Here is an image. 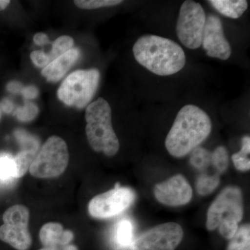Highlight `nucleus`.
<instances>
[{"label": "nucleus", "instance_id": "6e6552de", "mask_svg": "<svg viewBox=\"0 0 250 250\" xmlns=\"http://www.w3.org/2000/svg\"><path fill=\"white\" fill-rule=\"evenodd\" d=\"M206 16L202 5L196 1L187 0L181 6L176 32L187 48L195 49L202 45Z\"/></svg>", "mask_w": 250, "mask_h": 250}, {"label": "nucleus", "instance_id": "a211bd4d", "mask_svg": "<svg viewBox=\"0 0 250 250\" xmlns=\"http://www.w3.org/2000/svg\"><path fill=\"white\" fill-rule=\"evenodd\" d=\"M37 154L35 151L29 149H22L17 155L14 156L15 164H16V179L23 177L28 170Z\"/></svg>", "mask_w": 250, "mask_h": 250}, {"label": "nucleus", "instance_id": "39448f33", "mask_svg": "<svg viewBox=\"0 0 250 250\" xmlns=\"http://www.w3.org/2000/svg\"><path fill=\"white\" fill-rule=\"evenodd\" d=\"M100 79L98 69L72 72L57 90L59 100L69 106L78 108L88 106L98 90Z\"/></svg>", "mask_w": 250, "mask_h": 250}, {"label": "nucleus", "instance_id": "cd10ccee", "mask_svg": "<svg viewBox=\"0 0 250 250\" xmlns=\"http://www.w3.org/2000/svg\"><path fill=\"white\" fill-rule=\"evenodd\" d=\"M33 40H34L36 45L39 46H43L49 43L48 36L45 34V33H37V34L34 35Z\"/></svg>", "mask_w": 250, "mask_h": 250}, {"label": "nucleus", "instance_id": "412c9836", "mask_svg": "<svg viewBox=\"0 0 250 250\" xmlns=\"http://www.w3.org/2000/svg\"><path fill=\"white\" fill-rule=\"evenodd\" d=\"M16 168L14 157L9 154L0 155V180L3 182L16 179Z\"/></svg>", "mask_w": 250, "mask_h": 250}, {"label": "nucleus", "instance_id": "bb28decb", "mask_svg": "<svg viewBox=\"0 0 250 250\" xmlns=\"http://www.w3.org/2000/svg\"><path fill=\"white\" fill-rule=\"evenodd\" d=\"M30 59L33 63L40 68H44L49 63L47 60V54L43 51H34L30 54Z\"/></svg>", "mask_w": 250, "mask_h": 250}, {"label": "nucleus", "instance_id": "dca6fc26", "mask_svg": "<svg viewBox=\"0 0 250 250\" xmlns=\"http://www.w3.org/2000/svg\"><path fill=\"white\" fill-rule=\"evenodd\" d=\"M250 138L246 136L242 139V147L239 152L235 153L231 159L237 170L248 171L250 169Z\"/></svg>", "mask_w": 250, "mask_h": 250}, {"label": "nucleus", "instance_id": "a878e982", "mask_svg": "<svg viewBox=\"0 0 250 250\" xmlns=\"http://www.w3.org/2000/svg\"><path fill=\"white\" fill-rule=\"evenodd\" d=\"M39 109L36 107V105L33 104L26 105L25 107L21 108L16 111V117L19 121L22 122H28L32 121L37 116Z\"/></svg>", "mask_w": 250, "mask_h": 250}, {"label": "nucleus", "instance_id": "c756f323", "mask_svg": "<svg viewBox=\"0 0 250 250\" xmlns=\"http://www.w3.org/2000/svg\"><path fill=\"white\" fill-rule=\"evenodd\" d=\"M38 95V90L34 86H29L23 90V95L26 98H35Z\"/></svg>", "mask_w": 250, "mask_h": 250}, {"label": "nucleus", "instance_id": "7ed1b4c3", "mask_svg": "<svg viewBox=\"0 0 250 250\" xmlns=\"http://www.w3.org/2000/svg\"><path fill=\"white\" fill-rule=\"evenodd\" d=\"M111 117V106L103 98L89 104L85 109V134L88 143L95 152L107 156L116 155L120 149Z\"/></svg>", "mask_w": 250, "mask_h": 250}, {"label": "nucleus", "instance_id": "c85d7f7f", "mask_svg": "<svg viewBox=\"0 0 250 250\" xmlns=\"http://www.w3.org/2000/svg\"><path fill=\"white\" fill-rule=\"evenodd\" d=\"M39 250H79V249L75 245L69 244L60 247H43Z\"/></svg>", "mask_w": 250, "mask_h": 250}, {"label": "nucleus", "instance_id": "aec40b11", "mask_svg": "<svg viewBox=\"0 0 250 250\" xmlns=\"http://www.w3.org/2000/svg\"><path fill=\"white\" fill-rule=\"evenodd\" d=\"M133 230L134 227L129 220H123L118 223L116 228V240L120 246L130 248L134 241Z\"/></svg>", "mask_w": 250, "mask_h": 250}, {"label": "nucleus", "instance_id": "9b49d317", "mask_svg": "<svg viewBox=\"0 0 250 250\" xmlns=\"http://www.w3.org/2000/svg\"><path fill=\"white\" fill-rule=\"evenodd\" d=\"M202 45L207 55L212 58L225 61L231 57V46L224 34L223 23L215 15L206 16Z\"/></svg>", "mask_w": 250, "mask_h": 250}, {"label": "nucleus", "instance_id": "f257e3e1", "mask_svg": "<svg viewBox=\"0 0 250 250\" xmlns=\"http://www.w3.org/2000/svg\"><path fill=\"white\" fill-rule=\"evenodd\" d=\"M211 121L205 111L193 104L181 108L166 139V147L174 157H184L208 138Z\"/></svg>", "mask_w": 250, "mask_h": 250}, {"label": "nucleus", "instance_id": "2eb2a0df", "mask_svg": "<svg viewBox=\"0 0 250 250\" xmlns=\"http://www.w3.org/2000/svg\"><path fill=\"white\" fill-rule=\"evenodd\" d=\"M208 3L220 14L232 19L241 17L248 7L246 0H210Z\"/></svg>", "mask_w": 250, "mask_h": 250}, {"label": "nucleus", "instance_id": "2f4dec72", "mask_svg": "<svg viewBox=\"0 0 250 250\" xmlns=\"http://www.w3.org/2000/svg\"><path fill=\"white\" fill-rule=\"evenodd\" d=\"M11 3L9 0H0V11L6 9Z\"/></svg>", "mask_w": 250, "mask_h": 250}, {"label": "nucleus", "instance_id": "f03ea898", "mask_svg": "<svg viewBox=\"0 0 250 250\" xmlns=\"http://www.w3.org/2000/svg\"><path fill=\"white\" fill-rule=\"evenodd\" d=\"M136 62L159 76H169L185 66V52L174 41L156 35L140 37L133 47Z\"/></svg>", "mask_w": 250, "mask_h": 250}, {"label": "nucleus", "instance_id": "4be33fe9", "mask_svg": "<svg viewBox=\"0 0 250 250\" xmlns=\"http://www.w3.org/2000/svg\"><path fill=\"white\" fill-rule=\"evenodd\" d=\"M219 184L220 178L218 175L203 174L197 179L196 190L200 195L205 196L211 193L218 187Z\"/></svg>", "mask_w": 250, "mask_h": 250}, {"label": "nucleus", "instance_id": "5701e85b", "mask_svg": "<svg viewBox=\"0 0 250 250\" xmlns=\"http://www.w3.org/2000/svg\"><path fill=\"white\" fill-rule=\"evenodd\" d=\"M190 163L195 168L205 170L211 163V154L205 148L196 147L192 150Z\"/></svg>", "mask_w": 250, "mask_h": 250}, {"label": "nucleus", "instance_id": "1a4fd4ad", "mask_svg": "<svg viewBox=\"0 0 250 250\" xmlns=\"http://www.w3.org/2000/svg\"><path fill=\"white\" fill-rule=\"evenodd\" d=\"M136 193L132 189L121 187L120 183L114 188L94 197L88 204V212L94 218H112L123 213L134 203Z\"/></svg>", "mask_w": 250, "mask_h": 250}, {"label": "nucleus", "instance_id": "9d476101", "mask_svg": "<svg viewBox=\"0 0 250 250\" xmlns=\"http://www.w3.org/2000/svg\"><path fill=\"white\" fill-rule=\"evenodd\" d=\"M183 236V229L179 224H162L134 239L130 248L131 250H174Z\"/></svg>", "mask_w": 250, "mask_h": 250}, {"label": "nucleus", "instance_id": "ddd939ff", "mask_svg": "<svg viewBox=\"0 0 250 250\" xmlns=\"http://www.w3.org/2000/svg\"><path fill=\"white\" fill-rule=\"evenodd\" d=\"M81 52L78 48H72L62 54L42 69L41 75L49 82H57L62 80L65 74L80 59Z\"/></svg>", "mask_w": 250, "mask_h": 250}, {"label": "nucleus", "instance_id": "7c9ffc66", "mask_svg": "<svg viewBox=\"0 0 250 250\" xmlns=\"http://www.w3.org/2000/svg\"><path fill=\"white\" fill-rule=\"evenodd\" d=\"M1 110L6 113H11L14 108V104L11 103V100L8 99H4L1 103Z\"/></svg>", "mask_w": 250, "mask_h": 250}, {"label": "nucleus", "instance_id": "473e14b6", "mask_svg": "<svg viewBox=\"0 0 250 250\" xmlns=\"http://www.w3.org/2000/svg\"><path fill=\"white\" fill-rule=\"evenodd\" d=\"M1 113H2V110H1V103H0V120L1 118Z\"/></svg>", "mask_w": 250, "mask_h": 250}, {"label": "nucleus", "instance_id": "393cba45", "mask_svg": "<svg viewBox=\"0 0 250 250\" xmlns=\"http://www.w3.org/2000/svg\"><path fill=\"white\" fill-rule=\"evenodd\" d=\"M123 2L122 0H75L74 4L82 9H96L116 6Z\"/></svg>", "mask_w": 250, "mask_h": 250}, {"label": "nucleus", "instance_id": "6ab92c4d", "mask_svg": "<svg viewBox=\"0 0 250 250\" xmlns=\"http://www.w3.org/2000/svg\"><path fill=\"white\" fill-rule=\"evenodd\" d=\"M74 39L69 36H62L56 39L52 44V50L47 54V60L51 62L62 54L73 48Z\"/></svg>", "mask_w": 250, "mask_h": 250}, {"label": "nucleus", "instance_id": "f8f14e48", "mask_svg": "<svg viewBox=\"0 0 250 250\" xmlns=\"http://www.w3.org/2000/svg\"><path fill=\"white\" fill-rule=\"evenodd\" d=\"M154 195L161 203L177 207L187 205L191 200L192 190L185 177L177 174L166 182L156 184L154 188Z\"/></svg>", "mask_w": 250, "mask_h": 250}, {"label": "nucleus", "instance_id": "4468645a", "mask_svg": "<svg viewBox=\"0 0 250 250\" xmlns=\"http://www.w3.org/2000/svg\"><path fill=\"white\" fill-rule=\"evenodd\" d=\"M74 233L70 230H65L62 224L46 223L41 228L39 232L40 241L44 247H60L71 244Z\"/></svg>", "mask_w": 250, "mask_h": 250}, {"label": "nucleus", "instance_id": "f3484780", "mask_svg": "<svg viewBox=\"0 0 250 250\" xmlns=\"http://www.w3.org/2000/svg\"><path fill=\"white\" fill-rule=\"evenodd\" d=\"M230 240L228 250H250V225H243L238 228Z\"/></svg>", "mask_w": 250, "mask_h": 250}, {"label": "nucleus", "instance_id": "b1692460", "mask_svg": "<svg viewBox=\"0 0 250 250\" xmlns=\"http://www.w3.org/2000/svg\"><path fill=\"white\" fill-rule=\"evenodd\" d=\"M229 154L226 148L220 146L211 154V163L220 173H223L228 169Z\"/></svg>", "mask_w": 250, "mask_h": 250}, {"label": "nucleus", "instance_id": "423d86ee", "mask_svg": "<svg viewBox=\"0 0 250 250\" xmlns=\"http://www.w3.org/2000/svg\"><path fill=\"white\" fill-rule=\"evenodd\" d=\"M68 163L66 143L59 136H52L36 154L29 170L36 178H56L65 172Z\"/></svg>", "mask_w": 250, "mask_h": 250}, {"label": "nucleus", "instance_id": "0eeeda50", "mask_svg": "<svg viewBox=\"0 0 250 250\" xmlns=\"http://www.w3.org/2000/svg\"><path fill=\"white\" fill-rule=\"evenodd\" d=\"M29 210L25 206L16 205L9 207L3 214L0 226V240L17 250H27L32 244L29 231Z\"/></svg>", "mask_w": 250, "mask_h": 250}, {"label": "nucleus", "instance_id": "20e7f679", "mask_svg": "<svg viewBox=\"0 0 250 250\" xmlns=\"http://www.w3.org/2000/svg\"><path fill=\"white\" fill-rule=\"evenodd\" d=\"M243 217V195L241 189L229 187L224 189L213 201L207 213V228L219 229L220 234L231 239Z\"/></svg>", "mask_w": 250, "mask_h": 250}]
</instances>
